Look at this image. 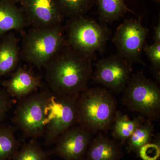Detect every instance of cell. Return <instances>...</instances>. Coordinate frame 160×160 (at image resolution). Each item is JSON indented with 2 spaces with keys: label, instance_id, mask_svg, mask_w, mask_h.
Wrapping results in <instances>:
<instances>
[{
  "label": "cell",
  "instance_id": "cell-1",
  "mask_svg": "<svg viewBox=\"0 0 160 160\" xmlns=\"http://www.w3.org/2000/svg\"><path fill=\"white\" fill-rule=\"evenodd\" d=\"M92 58L69 46L63 48L45 67L49 90L58 95L80 94L92 77Z\"/></svg>",
  "mask_w": 160,
  "mask_h": 160
},
{
  "label": "cell",
  "instance_id": "cell-2",
  "mask_svg": "<svg viewBox=\"0 0 160 160\" xmlns=\"http://www.w3.org/2000/svg\"><path fill=\"white\" fill-rule=\"evenodd\" d=\"M117 102L112 92L105 88H87L77 101L78 125L93 134L111 128Z\"/></svg>",
  "mask_w": 160,
  "mask_h": 160
},
{
  "label": "cell",
  "instance_id": "cell-3",
  "mask_svg": "<svg viewBox=\"0 0 160 160\" xmlns=\"http://www.w3.org/2000/svg\"><path fill=\"white\" fill-rule=\"evenodd\" d=\"M66 42L62 25L33 27L23 39L21 55L38 68L46 67L64 48Z\"/></svg>",
  "mask_w": 160,
  "mask_h": 160
},
{
  "label": "cell",
  "instance_id": "cell-4",
  "mask_svg": "<svg viewBox=\"0 0 160 160\" xmlns=\"http://www.w3.org/2000/svg\"><path fill=\"white\" fill-rule=\"evenodd\" d=\"M122 102L131 111L152 122L160 117V89L141 72L132 74L123 90Z\"/></svg>",
  "mask_w": 160,
  "mask_h": 160
},
{
  "label": "cell",
  "instance_id": "cell-5",
  "mask_svg": "<svg viewBox=\"0 0 160 160\" xmlns=\"http://www.w3.org/2000/svg\"><path fill=\"white\" fill-rule=\"evenodd\" d=\"M79 95H58L51 92L46 107L44 144H55L58 138L78 125L77 101Z\"/></svg>",
  "mask_w": 160,
  "mask_h": 160
},
{
  "label": "cell",
  "instance_id": "cell-6",
  "mask_svg": "<svg viewBox=\"0 0 160 160\" xmlns=\"http://www.w3.org/2000/svg\"><path fill=\"white\" fill-rule=\"evenodd\" d=\"M51 92L49 89L35 92L19 100L12 122L24 138L37 140L44 136L45 107Z\"/></svg>",
  "mask_w": 160,
  "mask_h": 160
},
{
  "label": "cell",
  "instance_id": "cell-7",
  "mask_svg": "<svg viewBox=\"0 0 160 160\" xmlns=\"http://www.w3.org/2000/svg\"><path fill=\"white\" fill-rule=\"evenodd\" d=\"M67 29L69 46L92 57L104 49L110 36L105 25L84 16L70 19Z\"/></svg>",
  "mask_w": 160,
  "mask_h": 160
},
{
  "label": "cell",
  "instance_id": "cell-8",
  "mask_svg": "<svg viewBox=\"0 0 160 160\" xmlns=\"http://www.w3.org/2000/svg\"><path fill=\"white\" fill-rule=\"evenodd\" d=\"M148 33V29L143 26L140 18L125 20L118 27L112 38V42L118 51V55L131 65L138 62Z\"/></svg>",
  "mask_w": 160,
  "mask_h": 160
},
{
  "label": "cell",
  "instance_id": "cell-9",
  "mask_svg": "<svg viewBox=\"0 0 160 160\" xmlns=\"http://www.w3.org/2000/svg\"><path fill=\"white\" fill-rule=\"evenodd\" d=\"M131 64L118 55L100 60L92 74L94 82L115 93L123 91L131 77Z\"/></svg>",
  "mask_w": 160,
  "mask_h": 160
},
{
  "label": "cell",
  "instance_id": "cell-10",
  "mask_svg": "<svg viewBox=\"0 0 160 160\" xmlns=\"http://www.w3.org/2000/svg\"><path fill=\"white\" fill-rule=\"evenodd\" d=\"M93 135L82 126H72L58 138L51 151L52 155H56L64 160H84Z\"/></svg>",
  "mask_w": 160,
  "mask_h": 160
},
{
  "label": "cell",
  "instance_id": "cell-11",
  "mask_svg": "<svg viewBox=\"0 0 160 160\" xmlns=\"http://www.w3.org/2000/svg\"><path fill=\"white\" fill-rule=\"evenodd\" d=\"M26 22L33 27L61 25L64 16L55 0H23Z\"/></svg>",
  "mask_w": 160,
  "mask_h": 160
},
{
  "label": "cell",
  "instance_id": "cell-12",
  "mask_svg": "<svg viewBox=\"0 0 160 160\" xmlns=\"http://www.w3.org/2000/svg\"><path fill=\"white\" fill-rule=\"evenodd\" d=\"M3 85L10 97L19 100L36 92L41 87V79L33 71L20 67Z\"/></svg>",
  "mask_w": 160,
  "mask_h": 160
},
{
  "label": "cell",
  "instance_id": "cell-13",
  "mask_svg": "<svg viewBox=\"0 0 160 160\" xmlns=\"http://www.w3.org/2000/svg\"><path fill=\"white\" fill-rule=\"evenodd\" d=\"M92 138L84 160H120L123 157L122 145L102 132Z\"/></svg>",
  "mask_w": 160,
  "mask_h": 160
},
{
  "label": "cell",
  "instance_id": "cell-14",
  "mask_svg": "<svg viewBox=\"0 0 160 160\" xmlns=\"http://www.w3.org/2000/svg\"><path fill=\"white\" fill-rule=\"evenodd\" d=\"M22 12L10 0H0V36L11 30L23 29L26 25Z\"/></svg>",
  "mask_w": 160,
  "mask_h": 160
},
{
  "label": "cell",
  "instance_id": "cell-15",
  "mask_svg": "<svg viewBox=\"0 0 160 160\" xmlns=\"http://www.w3.org/2000/svg\"><path fill=\"white\" fill-rule=\"evenodd\" d=\"M20 53L15 36L12 33L7 35L0 42V78L14 70Z\"/></svg>",
  "mask_w": 160,
  "mask_h": 160
},
{
  "label": "cell",
  "instance_id": "cell-16",
  "mask_svg": "<svg viewBox=\"0 0 160 160\" xmlns=\"http://www.w3.org/2000/svg\"><path fill=\"white\" fill-rule=\"evenodd\" d=\"M146 120L140 115L131 119L127 115L117 110L111 127L113 138L121 145H124L137 128Z\"/></svg>",
  "mask_w": 160,
  "mask_h": 160
},
{
  "label": "cell",
  "instance_id": "cell-17",
  "mask_svg": "<svg viewBox=\"0 0 160 160\" xmlns=\"http://www.w3.org/2000/svg\"><path fill=\"white\" fill-rule=\"evenodd\" d=\"M126 0H96L98 13L101 22H112L123 16L127 12H133L128 8Z\"/></svg>",
  "mask_w": 160,
  "mask_h": 160
},
{
  "label": "cell",
  "instance_id": "cell-18",
  "mask_svg": "<svg viewBox=\"0 0 160 160\" xmlns=\"http://www.w3.org/2000/svg\"><path fill=\"white\" fill-rule=\"evenodd\" d=\"M16 129L14 126H0V160H11L21 147Z\"/></svg>",
  "mask_w": 160,
  "mask_h": 160
},
{
  "label": "cell",
  "instance_id": "cell-19",
  "mask_svg": "<svg viewBox=\"0 0 160 160\" xmlns=\"http://www.w3.org/2000/svg\"><path fill=\"white\" fill-rule=\"evenodd\" d=\"M154 126L151 121L146 120L135 130L127 140L128 152H134L137 154L140 148L152 140Z\"/></svg>",
  "mask_w": 160,
  "mask_h": 160
},
{
  "label": "cell",
  "instance_id": "cell-20",
  "mask_svg": "<svg viewBox=\"0 0 160 160\" xmlns=\"http://www.w3.org/2000/svg\"><path fill=\"white\" fill-rule=\"evenodd\" d=\"M64 16L70 19L84 16L96 3V0H55Z\"/></svg>",
  "mask_w": 160,
  "mask_h": 160
},
{
  "label": "cell",
  "instance_id": "cell-21",
  "mask_svg": "<svg viewBox=\"0 0 160 160\" xmlns=\"http://www.w3.org/2000/svg\"><path fill=\"white\" fill-rule=\"evenodd\" d=\"M51 155V151L43 150L36 140L32 139L21 146L11 160H48Z\"/></svg>",
  "mask_w": 160,
  "mask_h": 160
},
{
  "label": "cell",
  "instance_id": "cell-22",
  "mask_svg": "<svg viewBox=\"0 0 160 160\" xmlns=\"http://www.w3.org/2000/svg\"><path fill=\"white\" fill-rule=\"evenodd\" d=\"M151 62L152 67L157 79L160 78V43L154 42L151 45L145 44L143 48Z\"/></svg>",
  "mask_w": 160,
  "mask_h": 160
},
{
  "label": "cell",
  "instance_id": "cell-23",
  "mask_svg": "<svg viewBox=\"0 0 160 160\" xmlns=\"http://www.w3.org/2000/svg\"><path fill=\"white\" fill-rule=\"evenodd\" d=\"M159 136L156 139L142 146L138 151L137 155L142 160H158L160 157Z\"/></svg>",
  "mask_w": 160,
  "mask_h": 160
},
{
  "label": "cell",
  "instance_id": "cell-24",
  "mask_svg": "<svg viewBox=\"0 0 160 160\" xmlns=\"http://www.w3.org/2000/svg\"><path fill=\"white\" fill-rule=\"evenodd\" d=\"M12 102L6 90L0 88V123L6 118Z\"/></svg>",
  "mask_w": 160,
  "mask_h": 160
},
{
  "label": "cell",
  "instance_id": "cell-25",
  "mask_svg": "<svg viewBox=\"0 0 160 160\" xmlns=\"http://www.w3.org/2000/svg\"><path fill=\"white\" fill-rule=\"evenodd\" d=\"M154 42L160 43V23L159 22L158 25L154 28L153 34Z\"/></svg>",
  "mask_w": 160,
  "mask_h": 160
},
{
  "label": "cell",
  "instance_id": "cell-26",
  "mask_svg": "<svg viewBox=\"0 0 160 160\" xmlns=\"http://www.w3.org/2000/svg\"><path fill=\"white\" fill-rule=\"evenodd\" d=\"M10 1H11L12 2H20V1H23V0H10Z\"/></svg>",
  "mask_w": 160,
  "mask_h": 160
},
{
  "label": "cell",
  "instance_id": "cell-27",
  "mask_svg": "<svg viewBox=\"0 0 160 160\" xmlns=\"http://www.w3.org/2000/svg\"><path fill=\"white\" fill-rule=\"evenodd\" d=\"M154 2H156L157 3H160V0H153Z\"/></svg>",
  "mask_w": 160,
  "mask_h": 160
}]
</instances>
